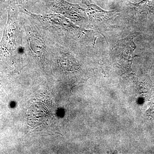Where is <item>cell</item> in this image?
<instances>
[{"mask_svg": "<svg viewBox=\"0 0 154 154\" xmlns=\"http://www.w3.org/2000/svg\"><path fill=\"white\" fill-rule=\"evenodd\" d=\"M8 19L0 42V58H11L20 50L21 33L18 19V10L7 9Z\"/></svg>", "mask_w": 154, "mask_h": 154, "instance_id": "obj_1", "label": "cell"}, {"mask_svg": "<svg viewBox=\"0 0 154 154\" xmlns=\"http://www.w3.org/2000/svg\"><path fill=\"white\" fill-rule=\"evenodd\" d=\"M84 3L87 6L86 14L91 23L96 27L106 26L119 14L116 10L105 11L95 4H90L85 1Z\"/></svg>", "mask_w": 154, "mask_h": 154, "instance_id": "obj_2", "label": "cell"}, {"mask_svg": "<svg viewBox=\"0 0 154 154\" xmlns=\"http://www.w3.org/2000/svg\"><path fill=\"white\" fill-rule=\"evenodd\" d=\"M137 34H131L116 42L111 49L113 54L123 60L130 62L135 57L134 51L136 48L134 39Z\"/></svg>", "mask_w": 154, "mask_h": 154, "instance_id": "obj_3", "label": "cell"}, {"mask_svg": "<svg viewBox=\"0 0 154 154\" xmlns=\"http://www.w3.org/2000/svg\"><path fill=\"white\" fill-rule=\"evenodd\" d=\"M55 8L66 17L74 21H81L85 19V10L78 5H74L65 1L57 0Z\"/></svg>", "mask_w": 154, "mask_h": 154, "instance_id": "obj_4", "label": "cell"}, {"mask_svg": "<svg viewBox=\"0 0 154 154\" xmlns=\"http://www.w3.org/2000/svg\"><path fill=\"white\" fill-rule=\"evenodd\" d=\"M59 62L61 68L66 71L75 72L79 69V65L75 59L68 53L61 56Z\"/></svg>", "mask_w": 154, "mask_h": 154, "instance_id": "obj_5", "label": "cell"}, {"mask_svg": "<svg viewBox=\"0 0 154 154\" xmlns=\"http://www.w3.org/2000/svg\"><path fill=\"white\" fill-rule=\"evenodd\" d=\"M130 6L134 14L154 13V0H143L140 2L131 3Z\"/></svg>", "mask_w": 154, "mask_h": 154, "instance_id": "obj_6", "label": "cell"}, {"mask_svg": "<svg viewBox=\"0 0 154 154\" xmlns=\"http://www.w3.org/2000/svg\"><path fill=\"white\" fill-rule=\"evenodd\" d=\"M31 0H0V5L7 9H14L18 10L24 3Z\"/></svg>", "mask_w": 154, "mask_h": 154, "instance_id": "obj_7", "label": "cell"}, {"mask_svg": "<svg viewBox=\"0 0 154 154\" xmlns=\"http://www.w3.org/2000/svg\"><path fill=\"white\" fill-rule=\"evenodd\" d=\"M44 44L42 42L40 41L39 39L32 38L30 41V46L31 49L36 54L38 55H42L45 53V47Z\"/></svg>", "mask_w": 154, "mask_h": 154, "instance_id": "obj_8", "label": "cell"}, {"mask_svg": "<svg viewBox=\"0 0 154 154\" xmlns=\"http://www.w3.org/2000/svg\"><path fill=\"white\" fill-rule=\"evenodd\" d=\"M2 16V12H1V10H0V17Z\"/></svg>", "mask_w": 154, "mask_h": 154, "instance_id": "obj_9", "label": "cell"}]
</instances>
